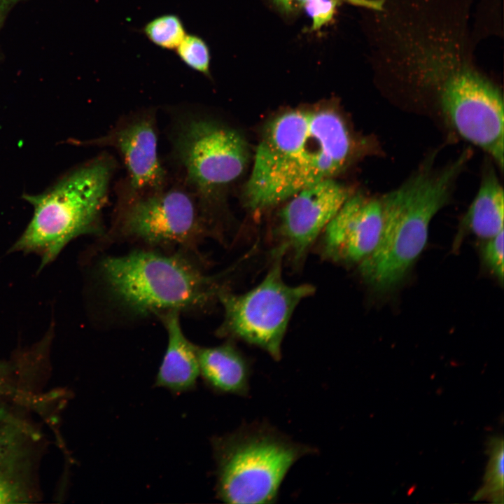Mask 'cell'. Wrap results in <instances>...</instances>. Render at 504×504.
<instances>
[{
    "instance_id": "cell-1",
    "label": "cell",
    "mask_w": 504,
    "mask_h": 504,
    "mask_svg": "<svg viewBox=\"0 0 504 504\" xmlns=\"http://www.w3.org/2000/svg\"><path fill=\"white\" fill-rule=\"evenodd\" d=\"M352 151L346 125L332 110H292L279 115L266 126L257 146L245 188L247 207H272L332 178Z\"/></svg>"
},
{
    "instance_id": "cell-2",
    "label": "cell",
    "mask_w": 504,
    "mask_h": 504,
    "mask_svg": "<svg viewBox=\"0 0 504 504\" xmlns=\"http://www.w3.org/2000/svg\"><path fill=\"white\" fill-rule=\"evenodd\" d=\"M464 150L455 160L435 168L431 159L402 185L379 198L382 217L378 243L359 264L363 279L377 290L396 286L424 250L429 225L449 202L469 159Z\"/></svg>"
},
{
    "instance_id": "cell-3",
    "label": "cell",
    "mask_w": 504,
    "mask_h": 504,
    "mask_svg": "<svg viewBox=\"0 0 504 504\" xmlns=\"http://www.w3.org/2000/svg\"><path fill=\"white\" fill-rule=\"evenodd\" d=\"M115 160L103 153L64 176L46 192L26 195L34 214L11 251L33 252L42 269L72 239L102 231L101 216L108 202Z\"/></svg>"
},
{
    "instance_id": "cell-4",
    "label": "cell",
    "mask_w": 504,
    "mask_h": 504,
    "mask_svg": "<svg viewBox=\"0 0 504 504\" xmlns=\"http://www.w3.org/2000/svg\"><path fill=\"white\" fill-rule=\"evenodd\" d=\"M100 271L113 298L139 316L203 308L224 288L184 256L151 249L106 257Z\"/></svg>"
},
{
    "instance_id": "cell-5",
    "label": "cell",
    "mask_w": 504,
    "mask_h": 504,
    "mask_svg": "<svg viewBox=\"0 0 504 504\" xmlns=\"http://www.w3.org/2000/svg\"><path fill=\"white\" fill-rule=\"evenodd\" d=\"M216 494L232 504L275 502L292 465L313 449L262 423L214 438Z\"/></svg>"
},
{
    "instance_id": "cell-6",
    "label": "cell",
    "mask_w": 504,
    "mask_h": 504,
    "mask_svg": "<svg viewBox=\"0 0 504 504\" xmlns=\"http://www.w3.org/2000/svg\"><path fill=\"white\" fill-rule=\"evenodd\" d=\"M169 141L179 181L206 216L209 202L244 170L248 160L245 139L234 129L188 109L173 116Z\"/></svg>"
},
{
    "instance_id": "cell-7",
    "label": "cell",
    "mask_w": 504,
    "mask_h": 504,
    "mask_svg": "<svg viewBox=\"0 0 504 504\" xmlns=\"http://www.w3.org/2000/svg\"><path fill=\"white\" fill-rule=\"evenodd\" d=\"M286 248L274 250L266 275L256 286L241 294L223 288L218 295L224 317L218 335L241 340L258 346L272 358H281V344L290 318L298 304L315 292L310 284L290 286L282 275Z\"/></svg>"
},
{
    "instance_id": "cell-8",
    "label": "cell",
    "mask_w": 504,
    "mask_h": 504,
    "mask_svg": "<svg viewBox=\"0 0 504 504\" xmlns=\"http://www.w3.org/2000/svg\"><path fill=\"white\" fill-rule=\"evenodd\" d=\"M167 185L142 194L121 190L114 226L122 237L152 248L194 250L210 223L183 183Z\"/></svg>"
},
{
    "instance_id": "cell-9",
    "label": "cell",
    "mask_w": 504,
    "mask_h": 504,
    "mask_svg": "<svg viewBox=\"0 0 504 504\" xmlns=\"http://www.w3.org/2000/svg\"><path fill=\"white\" fill-rule=\"evenodd\" d=\"M444 118L465 140L503 168L504 111L499 89L464 66H454L437 87Z\"/></svg>"
},
{
    "instance_id": "cell-10",
    "label": "cell",
    "mask_w": 504,
    "mask_h": 504,
    "mask_svg": "<svg viewBox=\"0 0 504 504\" xmlns=\"http://www.w3.org/2000/svg\"><path fill=\"white\" fill-rule=\"evenodd\" d=\"M90 143L113 148L120 155L127 171L122 191L142 194L168 184L158 154L157 115L153 108L124 116L106 134Z\"/></svg>"
},
{
    "instance_id": "cell-11",
    "label": "cell",
    "mask_w": 504,
    "mask_h": 504,
    "mask_svg": "<svg viewBox=\"0 0 504 504\" xmlns=\"http://www.w3.org/2000/svg\"><path fill=\"white\" fill-rule=\"evenodd\" d=\"M351 196L349 189L332 179L321 181L299 191L279 214L281 244L301 264L318 235Z\"/></svg>"
},
{
    "instance_id": "cell-12",
    "label": "cell",
    "mask_w": 504,
    "mask_h": 504,
    "mask_svg": "<svg viewBox=\"0 0 504 504\" xmlns=\"http://www.w3.org/2000/svg\"><path fill=\"white\" fill-rule=\"evenodd\" d=\"M382 225L379 198L350 196L323 231V256L337 263H360L376 247Z\"/></svg>"
},
{
    "instance_id": "cell-13",
    "label": "cell",
    "mask_w": 504,
    "mask_h": 504,
    "mask_svg": "<svg viewBox=\"0 0 504 504\" xmlns=\"http://www.w3.org/2000/svg\"><path fill=\"white\" fill-rule=\"evenodd\" d=\"M34 433L11 418L0 422V503H29L34 485Z\"/></svg>"
},
{
    "instance_id": "cell-14",
    "label": "cell",
    "mask_w": 504,
    "mask_h": 504,
    "mask_svg": "<svg viewBox=\"0 0 504 504\" xmlns=\"http://www.w3.org/2000/svg\"><path fill=\"white\" fill-rule=\"evenodd\" d=\"M179 314L169 311L158 315L167 330L168 344L155 379V386L178 393L193 389L200 376L196 346L184 335Z\"/></svg>"
},
{
    "instance_id": "cell-15",
    "label": "cell",
    "mask_w": 504,
    "mask_h": 504,
    "mask_svg": "<svg viewBox=\"0 0 504 504\" xmlns=\"http://www.w3.org/2000/svg\"><path fill=\"white\" fill-rule=\"evenodd\" d=\"M200 374L219 393L246 396L251 368L244 355L230 342L213 347L196 346Z\"/></svg>"
},
{
    "instance_id": "cell-16",
    "label": "cell",
    "mask_w": 504,
    "mask_h": 504,
    "mask_svg": "<svg viewBox=\"0 0 504 504\" xmlns=\"http://www.w3.org/2000/svg\"><path fill=\"white\" fill-rule=\"evenodd\" d=\"M504 193L495 171L487 167L463 225L480 238L491 239L503 230Z\"/></svg>"
},
{
    "instance_id": "cell-17",
    "label": "cell",
    "mask_w": 504,
    "mask_h": 504,
    "mask_svg": "<svg viewBox=\"0 0 504 504\" xmlns=\"http://www.w3.org/2000/svg\"><path fill=\"white\" fill-rule=\"evenodd\" d=\"M489 461L483 484L472 497L474 500L503 503L504 447L502 437H491L487 442Z\"/></svg>"
},
{
    "instance_id": "cell-18",
    "label": "cell",
    "mask_w": 504,
    "mask_h": 504,
    "mask_svg": "<svg viewBox=\"0 0 504 504\" xmlns=\"http://www.w3.org/2000/svg\"><path fill=\"white\" fill-rule=\"evenodd\" d=\"M142 32L153 44L168 50H175L187 34L182 20L174 13L153 18L145 24Z\"/></svg>"
},
{
    "instance_id": "cell-19",
    "label": "cell",
    "mask_w": 504,
    "mask_h": 504,
    "mask_svg": "<svg viewBox=\"0 0 504 504\" xmlns=\"http://www.w3.org/2000/svg\"><path fill=\"white\" fill-rule=\"evenodd\" d=\"M175 51L186 66L210 77V50L201 36L195 34H187Z\"/></svg>"
},
{
    "instance_id": "cell-20",
    "label": "cell",
    "mask_w": 504,
    "mask_h": 504,
    "mask_svg": "<svg viewBox=\"0 0 504 504\" xmlns=\"http://www.w3.org/2000/svg\"><path fill=\"white\" fill-rule=\"evenodd\" d=\"M341 0H308L303 9L312 20V31L321 29L330 22Z\"/></svg>"
},
{
    "instance_id": "cell-21",
    "label": "cell",
    "mask_w": 504,
    "mask_h": 504,
    "mask_svg": "<svg viewBox=\"0 0 504 504\" xmlns=\"http://www.w3.org/2000/svg\"><path fill=\"white\" fill-rule=\"evenodd\" d=\"M483 258L488 268L502 283L503 281V230L489 239L483 249Z\"/></svg>"
},
{
    "instance_id": "cell-22",
    "label": "cell",
    "mask_w": 504,
    "mask_h": 504,
    "mask_svg": "<svg viewBox=\"0 0 504 504\" xmlns=\"http://www.w3.org/2000/svg\"><path fill=\"white\" fill-rule=\"evenodd\" d=\"M308 0H271L275 7L285 15H291L299 13Z\"/></svg>"
},
{
    "instance_id": "cell-23",
    "label": "cell",
    "mask_w": 504,
    "mask_h": 504,
    "mask_svg": "<svg viewBox=\"0 0 504 504\" xmlns=\"http://www.w3.org/2000/svg\"><path fill=\"white\" fill-rule=\"evenodd\" d=\"M9 368L7 364L0 361V396L9 389Z\"/></svg>"
},
{
    "instance_id": "cell-24",
    "label": "cell",
    "mask_w": 504,
    "mask_h": 504,
    "mask_svg": "<svg viewBox=\"0 0 504 504\" xmlns=\"http://www.w3.org/2000/svg\"><path fill=\"white\" fill-rule=\"evenodd\" d=\"M18 0H0V22L6 16V12Z\"/></svg>"
},
{
    "instance_id": "cell-25",
    "label": "cell",
    "mask_w": 504,
    "mask_h": 504,
    "mask_svg": "<svg viewBox=\"0 0 504 504\" xmlns=\"http://www.w3.org/2000/svg\"><path fill=\"white\" fill-rule=\"evenodd\" d=\"M11 418H13V416L9 414L6 407L2 403H0V422Z\"/></svg>"
}]
</instances>
